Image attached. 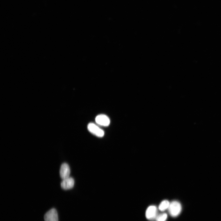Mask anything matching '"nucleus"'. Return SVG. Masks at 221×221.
<instances>
[{
    "mask_svg": "<svg viewBox=\"0 0 221 221\" xmlns=\"http://www.w3.org/2000/svg\"><path fill=\"white\" fill-rule=\"evenodd\" d=\"M167 217V215L166 213H161L157 215L156 220V221H165Z\"/></svg>",
    "mask_w": 221,
    "mask_h": 221,
    "instance_id": "1a4fd4ad",
    "label": "nucleus"
},
{
    "mask_svg": "<svg viewBox=\"0 0 221 221\" xmlns=\"http://www.w3.org/2000/svg\"><path fill=\"white\" fill-rule=\"evenodd\" d=\"M170 203L167 200H165L162 201L159 206V209L161 211H163L168 208Z\"/></svg>",
    "mask_w": 221,
    "mask_h": 221,
    "instance_id": "6e6552de",
    "label": "nucleus"
},
{
    "mask_svg": "<svg viewBox=\"0 0 221 221\" xmlns=\"http://www.w3.org/2000/svg\"><path fill=\"white\" fill-rule=\"evenodd\" d=\"M74 184V179L68 177L63 180L61 183V187L64 189L68 190L72 188Z\"/></svg>",
    "mask_w": 221,
    "mask_h": 221,
    "instance_id": "0eeeda50",
    "label": "nucleus"
},
{
    "mask_svg": "<svg viewBox=\"0 0 221 221\" xmlns=\"http://www.w3.org/2000/svg\"><path fill=\"white\" fill-rule=\"evenodd\" d=\"M87 128L90 132L98 137H102L104 135L103 130L94 123H89Z\"/></svg>",
    "mask_w": 221,
    "mask_h": 221,
    "instance_id": "f03ea898",
    "label": "nucleus"
},
{
    "mask_svg": "<svg viewBox=\"0 0 221 221\" xmlns=\"http://www.w3.org/2000/svg\"><path fill=\"white\" fill-rule=\"evenodd\" d=\"M45 221H58V215L56 210L54 208L50 209L45 215Z\"/></svg>",
    "mask_w": 221,
    "mask_h": 221,
    "instance_id": "7ed1b4c3",
    "label": "nucleus"
},
{
    "mask_svg": "<svg viewBox=\"0 0 221 221\" xmlns=\"http://www.w3.org/2000/svg\"><path fill=\"white\" fill-rule=\"evenodd\" d=\"M70 173V170L68 165L66 163H64L61 165L60 170V177L63 180L69 177Z\"/></svg>",
    "mask_w": 221,
    "mask_h": 221,
    "instance_id": "423d86ee",
    "label": "nucleus"
},
{
    "mask_svg": "<svg viewBox=\"0 0 221 221\" xmlns=\"http://www.w3.org/2000/svg\"><path fill=\"white\" fill-rule=\"evenodd\" d=\"M181 209L180 204L176 201H172L170 203L168 208L170 215L174 217L177 216L180 214Z\"/></svg>",
    "mask_w": 221,
    "mask_h": 221,
    "instance_id": "f257e3e1",
    "label": "nucleus"
},
{
    "mask_svg": "<svg viewBox=\"0 0 221 221\" xmlns=\"http://www.w3.org/2000/svg\"><path fill=\"white\" fill-rule=\"evenodd\" d=\"M157 209L155 206H149L147 208L145 212V216L148 219L152 220L156 218L157 216Z\"/></svg>",
    "mask_w": 221,
    "mask_h": 221,
    "instance_id": "20e7f679",
    "label": "nucleus"
},
{
    "mask_svg": "<svg viewBox=\"0 0 221 221\" xmlns=\"http://www.w3.org/2000/svg\"><path fill=\"white\" fill-rule=\"evenodd\" d=\"M95 121L98 125L104 126H109L110 122L109 118L107 115L103 114L97 115L95 118Z\"/></svg>",
    "mask_w": 221,
    "mask_h": 221,
    "instance_id": "39448f33",
    "label": "nucleus"
}]
</instances>
